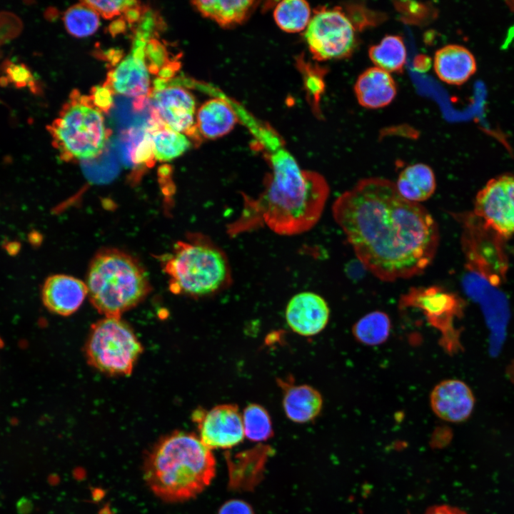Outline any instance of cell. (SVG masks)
I'll return each instance as SVG.
<instances>
[{"label":"cell","mask_w":514,"mask_h":514,"mask_svg":"<svg viewBox=\"0 0 514 514\" xmlns=\"http://www.w3.org/2000/svg\"><path fill=\"white\" fill-rule=\"evenodd\" d=\"M358 103L368 109L388 105L396 95V85L390 73L376 66L364 71L354 85Z\"/></svg>","instance_id":"cell-20"},{"label":"cell","mask_w":514,"mask_h":514,"mask_svg":"<svg viewBox=\"0 0 514 514\" xmlns=\"http://www.w3.org/2000/svg\"><path fill=\"white\" fill-rule=\"evenodd\" d=\"M434 70L438 78L451 85H461L476 71L473 54L465 47L449 44L438 49L434 56Z\"/></svg>","instance_id":"cell-19"},{"label":"cell","mask_w":514,"mask_h":514,"mask_svg":"<svg viewBox=\"0 0 514 514\" xmlns=\"http://www.w3.org/2000/svg\"><path fill=\"white\" fill-rule=\"evenodd\" d=\"M368 55L376 67L388 73L401 71L407 58L403 39L393 35L386 36L379 44L371 46Z\"/></svg>","instance_id":"cell-25"},{"label":"cell","mask_w":514,"mask_h":514,"mask_svg":"<svg viewBox=\"0 0 514 514\" xmlns=\"http://www.w3.org/2000/svg\"><path fill=\"white\" fill-rule=\"evenodd\" d=\"M114 93L106 84L91 89L89 97L94 105L102 113H108L114 104Z\"/></svg>","instance_id":"cell-32"},{"label":"cell","mask_w":514,"mask_h":514,"mask_svg":"<svg viewBox=\"0 0 514 514\" xmlns=\"http://www.w3.org/2000/svg\"><path fill=\"white\" fill-rule=\"evenodd\" d=\"M425 514H467L460 508L448 505H435L427 510Z\"/></svg>","instance_id":"cell-35"},{"label":"cell","mask_w":514,"mask_h":514,"mask_svg":"<svg viewBox=\"0 0 514 514\" xmlns=\"http://www.w3.org/2000/svg\"><path fill=\"white\" fill-rule=\"evenodd\" d=\"M278 383L283 390V409L290 420L306 423L319 415L323 399L317 389L308 384L295 385L291 381L282 379Z\"/></svg>","instance_id":"cell-18"},{"label":"cell","mask_w":514,"mask_h":514,"mask_svg":"<svg viewBox=\"0 0 514 514\" xmlns=\"http://www.w3.org/2000/svg\"><path fill=\"white\" fill-rule=\"evenodd\" d=\"M285 317L295 333L311 337L320 333L328 325L330 308L320 295L304 291L294 295L288 302Z\"/></svg>","instance_id":"cell-14"},{"label":"cell","mask_w":514,"mask_h":514,"mask_svg":"<svg viewBox=\"0 0 514 514\" xmlns=\"http://www.w3.org/2000/svg\"><path fill=\"white\" fill-rule=\"evenodd\" d=\"M174 61L168 59L166 46L159 41L152 38L148 41L145 48V63L150 72L158 74L161 69Z\"/></svg>","instance_id":"cell-30"},{"label":"cell","mask_w":514,"mask_h":514,"mask_svg":"<svg viewBox=\"0 0 514 514\" xmlns=\"http://www.w3.org/2000/svg\"><path fill=\"white\" fill-rule=\"evenodd\" d=\"M218 514H255L251 505L247 502L232 499L225 502L219 508Z\"/></svg>","instance_id":"cell-33"},{"label":"cell","mask_w":514,"mask_h":514,"mask_svg":"<svg viewBox=\"0 0 514 514\" xmlns=\"http://www.w3.org/2000/svg\"><path fill=\"white\" fill-rule=\"evenodd\" d=\"M104 84L114 94L135 99L150 96L151 88L144 55L131 52L109 71Z\"/></svg>","instance_id":"cell-17"},{"label":"cell","mask_w":514,"mask_h":514,"mask_svg":"<svg viewBox=\"0 0 514 514\" xmlns=\"http://www.w3.org/2000/svg\"><path fill=\"white\" fill-rule=\"evenodd\" d=\"M332 213L360 263L381 281L418 276L435 256L436 221L420 203L402 197L388 179L359 180L336 199Z\"/></svg>","instance_id":"cell-1"},{"label":"cell","mask_w":514,"mask_h":514,"mask_svg":"<svg viewBox=\"0 0 514 514\" xmlns=\"http://www.w3.org/2000/svg\"><path fill=\"white\" fill-rule=\"evenodd\" d=\"M191 3L203 16L215 21L222 26H228L242 22L255 2L247 0H205Z\"/></svg>","instance_id":"cell-23"},{"label":"cell","mask_w":514,"mask_h":514,"mask_svg":"<svg viewBox=\"0 0 514 514\" xmlns=\"http://www.w3.org/2000/svg\"><path fill=\"white\" fill-rule=\"evenodd\" d=\"M465 292L478 302L485 316L490 332L492 354L500 350L505 338L509 310L506 297L499 289L476 275L465 271L463 277Z\"/></svg>","instance_id":"cell-13"},{"label":"cell","mask_w":514,"mask_h":514,"mask_svg":"<svg viewBox=\"0 0 514 514\" xmlns=\"http://www.w3.org/2000/svg\"><path fill=\"white\" fill-rule=\"evenodd\" d=\"M84 1L106 19H111L116 16L124 14L128 9L138 3V1L128 0Z\"/></svg>","instance_id":"cell-31"},{"label":"cell","mask_w":514,"mask_h":514,"mask_svg":"<svg viewBox=\"0 0 514 514\" xmlns=\"http://www.w3.org/2000/svg\"><path fill=\"white\" fill-rule=\"evenodd\" d=\"M400 304L423 311L430 322L446 336L448 350L453 351L460 346L453 321L455 316L462 314L463 301L455 294L436 286L412 288L401 297Z\"/></svg>","instance_id":"cell-11"},{"label":"cell","mask_w":514,"mask_h":514,"mask_svg":"<svg viewBox=\"0 0 514 514\" xmlns=\"http://www.w3.org/2000/svg\"><path fill=\"white\" fill-rule=\"evenodd\" d=\"M395 186L405 199L420 203L433 196L436 181L433 171L429 166L415 163L405 167L400 173Z\"/></svg>","instance_id":"cell-22"},{"label":"cell","mask_w":514,"mask_h":514,"mask_svg":"<svg viewBox=\"0 0 514 514\" xmlns=\"http://www.w3.org/2000/svg\"><path fill=\"white\" fill-rule=\"evenodd\" d=\"M430 405L439 418L460 423L469 418L475 405L470 387L458 379H446L436 384L430 393Z\"/></svg>","instance_id":"cell-15"},{"label":"cell","mask_w":514,"mask_h":514,"mask_svg":"<svg viewBox=\"0 0 514 514\" xmlns=\"http://www.w3.org/2000/svg\"><path fill=\"white\" fill-rule=\"evenodd\" d=\"M63 21L67 31L78 38L92 35L100 25L99 14L84 1L69 7Z\"/></svg>","instance_id":"cell-28"},{"label":"cell","mask_w":514,"mask_h":514,"mask_svg":"<svg viewBox=\"0 0 514 514\" xmlns=\"http://www.w3.org/2000/svg\"><path fill=\"white\" fill-rule=\"evenodd\" d=\"M7 73L11 81L17 86L29 85L33 81L29 71L23 65L11 64L7 68Z\"/></svg>","instance_id":"cell-34"},{"label":"cell","mask_w":514,"mask_h":514,"mask_svg":"<svg viewBox=\"0 0 514 514\" xmlns=\"http://www.w3.org/2000/svg\"><path fill=\"white\" fill-rule=\"evenodd\" d=\"M88 295L86 283L74 276H49L42 288V301L51 312L63 316L76 312Z\"/></svg>","instance_id":"cell-16"},{"label":"cell","mask_w":514,"mask_h":514,"mask_svg":"<svg viewBox=\"0 0 514 514\" xmlns=\"http://www.w3.org/2000/svg\"><path fill=\"white\" fill-rule=\"evenodd\" d=\"M305 39L313 58L318 61L347 57L356 44L354 26L338 9L316 12L307 26Z\"/></svg>","instance_id":"cell-8"},{"label":"cell","mask_w":514,"mask_h":514,"mask_svg":"<svg viewBox=\"0 0 514 514\" xmlns=\"http://www.w3.org/2000/svg\"><path fill=\"white\" fill-rule=\"evenodd\" d=\"M47 129L61 159L74 162L100 156L111 133L102 112L94 106L89 96L76 89L71 91Z\"/></svg>","instance_id":"cell-6"},{"label":"cell","mask_w":514,"mask_h":514,"mask_svg":"<svg viewBox=\"0 0 514 514\" xmlns=\"http://www.w3.org/2000/svg\"><path fill=\"white\" fill-rule=\"evenodd\" d=\"M221 96L206 101L198 109L196 124L201 136L210 139L221 137L237 123L238 116L231 101Z\"/></svg>","instance_id":"cell-21"},{"label":"cell","mask_w":514,"mask_h":514,"mask_svg":"<svg viewBox=\"0 0 514 514\" xmlns=\"http://www.w3.org/2000/svg\"><path fill=\"white\" fill-rule=\"evenodd\" d=\"M241 415L244 435L247 439L262 442L273 435L271 416L263 405L250 403L244 408Z\"/></svg>","instance_id":"cell-29"},{"label":"cell","mask_w":514,"mask_h":514,"mask_svg":"<svg viewBox=\"0 0 514 514\" xmlns=\"http://www.w3.org/2000/svg\"><path fill=\"white\" fill-rule=\"evenodd\" d=\"M163 268L171 292L193 298L216 294L231 281L226 255L201 235L177 241L163 261Z\"/></svg>","instance_id":"cell-5"},{"label":"cell","mask_w":514,"mask_h":514,"mask_svg":"<svg viewBox=\"0 0 514 514\" xmlns=\"http://www.w3.org/2000/svg\"><path fill=\"white\" fill-rule=\"evenodd\" d=\"M148 129L151 133L155 160L161 162L171 161L181 156L191 146L189 138L183 133L164 126L155 130Z\"/></svg>","instance_id":"cell-26"},{"label":"cell","mask_w":514,"mask_h":514,"mask_svg":"<svg viewBox=\"0 0 514 514\" xmlns=\"http://www.w3.org/2000/svg\"><path fill=\"white\" fill-rule=\"evenodd\" d=\"M273 16L282 30L290 33L298 32L308 26L310 22V6L301 0L282 1L276 6Z\"/></svg>","instance_id":"cell-27"},{"label":"cell","mask_w":514,"mask_h":514,"mask_svg":"<svg viewBox=\"0 0 514 514\" xmlns=\"http://www.w3.org/2000/svg\"><path fill=\"white\" fill-rule=\"evenodd\" d=\"M192 418L200 440L210 450L231 448L243 440L242 415L236 404H221L210 410L199 408Z\"/></svg>","instance_id":"cell-12"},{"label":"cell","mask_w":514,"mask_h":514,"mask_svg":"<svg viewBox=\"0 0 514 514\" xmlns=\"http://www.w3.org/2000/svg\"><path fill=\"white\" fill-rule=\"evenodd\" d=\"M473 213L503 238L514 234V175L489 181L478 193Z\"/></svg>","instance_id":"cell-10"},{"label":"cell","mask_w":514,"mask_h":514,"mask_svg":"<svg viewBox=\"0 0 514 514\" xmlns=\"http://www.w3.org/2000/svg\"><path fill=\"white\" fill-rule=\"evenodd\" d=\"M266 151L271 172L256 197L243 196L240 214L227 226L235 236L261 227L284 236L304 233L319 221L330 188L319 173L302 169L280 138L264 127L255 133Z\"/></svg>","instance_id":"cell-2"},{"label":"cell","mask_w":514,"mask_h":514,"mask_svg":"<svg viewBox=\"0 0 514 514\" xmlns=\"http://www.w3.org/2000/svg\"><path fill=\"white\" fill-rule=\"evenodd\" d=\"M389 316L381 311H374L359 318L352 327L354 338L360 343L375 346L384 343L391 331Z\"/></svg>","instance_id":"cell-24"},{"label":"cell","mask_w":514,"mask_h":514,"mask_svg":"<svg viewBox=\"0 0 514 514\" xmlns=\"http://www.w3.org/2000/svg\"><path fill=\"white\" fill-rule=\"evenodd\" d=\"M86 285L90 302L104 317H121L140 303L151 287L141 264L115 248L104 249L92 258Z\"/></svg>","instance_id":"cell-4"},{"label":"cell","mask_w":514,"mask_h":514,"mask_svg":"<svg viewBox=\"0 0 514 514\" xmlns=\"http://www.w3.org/2000/svg\"><path fill=\"white\" fill-rule=\"evenodd\" d=\"M149 100L150 119L200 141L201 135L194 120L196 101L191 92L158 77L153 81Z\"/></svg>","instance_id":"cell-9"},{"label":"cell","mask_w":514,"mask_h":514,"mask_svg":"<svg viewBox=\"0 0 514 514\" xmlns=\"http://www.w3.org/2000/svg\"><path fill=\"white\" fill-rule=\"evenodd\" d=\"M216 474L211 450L196 435L176 431L161 439L149 451L143 477L156 495L167 502L196 497Z\"/></svg>","instance_id":"cell-3"},{"label":"cell","mask_w":514,"mask_h":514,"mask_svg":"<svg viewBox=\"0 0 514 514\" xmlns=\"http://www.w3.org/2000/svg\"><path fill=\"white\" fill-rule=\"evenodd\" d=\"M142 351L135 333L121 317H104L94 323L85 346L88 363L111 376L130 375Z\"/></svg>","instance_id":"cell-7"}]
</instances>
